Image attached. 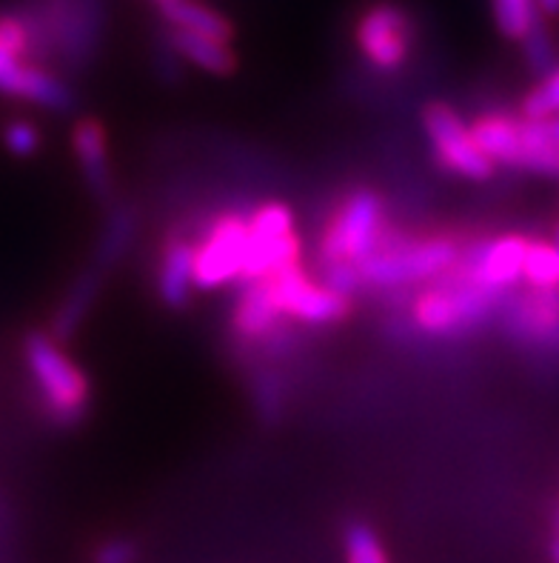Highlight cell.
<instances>
[{
	"label": "cell",
	"instance_id": "cell-1",
	"mask_svg": "<svg viewBox=\"0 0 559 563\" xmlns=\"http://www.w3.org/2000/svg\"><path fill=\"white\" fill-rule=\"evenodd\" d=\"M385 232V207L369 189H357L340 207L328 214L326 229L320 235V261L326 286L343 295L360 289L357 266L371 257L382 243Z\"/></svg>",
	"mask_w": 559,
	"mask_h": 563
},
{
	"label": "cell",
	"instance_id": "cell-2",
	"mask_svg": "<svg viewBox=\"0 0 559 563\" xmlns=\"http://www.w3.org/2000/svg\"><path fill=\"white\" fill-rule=\"evenodd\" d=\"M462 243L448 235L400 238L385 235L382 243L357 266L360 286L403 289L414 284H432L457 269L462 261Z\"/></svg>",
	"mask_w": 559,
	"mask_h": 563
},
{
	"label": "cell",
	"instance_id": "cell-3",
	"mask_svg": "<svg viewBox=\"0 0 559 563\" xmlns=\"http://www.w3.org/2000/svg\"><path fill=\"white\" fill-rule=\"evenodd\" d=\"M503 292H494L489 286L477 284L471 275L451 269L439 280H432L411 303V321L425 335H460L474 329L494 312Z\"/></svg>",
	"mask_w": 559,
	"mask_h": 563
},
{
	"label": "cell",
	"instance_id": "cell-4",
	"mask_svg": "<svg viewBox=\"0 0 559 563\" xmlns=\"http://www.w3.org/2000/svg\"><path fill=\"white\" fill-rule=\"evenodd\" d=\"M23 361H26L29 378L35 384L43 412L57 423L80 421L89 409L92 389L83 369L60 350L57 338L46 332H32L23 341Z\"/></svg>",
	"mask_w": 559,
	"mask_h": 563
},
{
	"label": "cell",
	"instance_id": "cell-5",
	"mask_svg": "<svg viewBox=\"0 0 559 563\" xmlns=\"http://www.w3.org/2000/svg\"><path fill=\"white\" fill-rule=\"evenodd\" d=\"M474 141L494 166L537 172L559 178V143L551 121H528L508 114L489 112L471 123Z\"/></svg>",
	"mask_w": 559,
	"mask_h": 563
},
{
	"label": "cell",
	"instance_id": "cell-6",
	"mask_svg": "<svg viewBox=\"0 0 559 563\" xmlns=\"http://www.w3.org/2000/svg\"><path fill=\"white\" fill-rule=\"evenodd\" d=\"M300 266V238L283 203H266L248 214V250L241 284H257L277 272Z\"/></svg>",
	"mask_w": 559,
	"mask_h": 563
},
{
	"label": "cell",
	"instance_id": "cell-7",
	"mask_svg": "<svg viewBox=\"0 0 559 563\" xmlns=\"http://www.w3.org/2000/svg\"><path fill=\"white\" fill-rule=\"evenodd\" d=\"M257 286L266 292L280 318L323 327V323L343 321L348 314V295L312 280L303 272V266L277 272L271 278L257 280Z\"/></svg>",
	"mask_w": 559,
	"mask_h": 563
},
{
	"label": "cell",
	"instance_id": "cell-8",
	"mask_svg": "<svg viewBox=\"0 0 559 563\" xmlns=\"http://www.w3.org/2000/svg\"><path fill=\"white\" fill-rule=\"evenodd\" d=\"M423 126L428 143H432L434 157H437L443 169L468 180H489L494 175L496 166L477 146L471 123L462 121L451 107L432 103L423 112Z\"/></svg>",
	"mask_w": 559,
	"mask_h": 563
},
{
	"label": "cell",
	"instance_id": "cell-9",
	"mask_svg": "<svg viewBox=\"0 0 559 563\" xmlns=\"http://www.w3.org/2000/svg\"><path fill=\"white\" fill-rule=\"evenodd\" d=\"M248 250V218L226 212L214 218L205 235L194 243V286L220 289L241 280Z\"/></svg>",
	"mask_w": 559,
	"mask_h": 563
},
{
	"label": "cell",
	"instance_id": "cell-10",
	"mask_svg": "<svg viewBox=\"0 0 559 563\" xmlns=\"http://www.w3.org/2000/svg\"><path fill=\"white\" fill-rule=\"evenodd\" d=\"M414 26L394 3H374L357 23V46L362 57L380 71H396L409 60Z\"/></svg>",
	"mask_w": 559,
	"mask_h": 563
},
{
	"label": "cell",
	"instance_id": "cell-11",
	"mask_svg": "<svg viewBox=\"0 0 559 563\" xmlns=\"http://www.w3.org/2000/svg\"><path fill=\"white\" fill-rule=\"evenodd\" d=\"M0 95L26 100L43 109H55V112L71 107V89L64 80L41 69L35 60H26L3 46H0Z\"/></svg>",
	"mask_w": 559,
	"mask_h": 563
},
{
	"label": "cell",
	"instance_id": "cell-12",
	"mask_svg": "<svg viewBox=\"0 0 559 563\" xmlns=\"http://www.w3.org/2000/svg\"><path fill=\"white\" fill-rule=\"evenodd\" d=\"M525 255H528V238L503 235L494 238V241L477 243V246L462 252L460 269L471 275L477 284L505 295L508 286L523 280Z\"/></svg>",
	"mask_w": 559,
	"mask_h": 563
},
{
	"label": "cell",
	"instance_id": "cell-13",
	"mask_svg": "<svg viewBox=\"0 0 559 563\" xmlns=\"http://www.w3.org/2000/svg\"><path fill=\"white\" fill-rule=\"evenodd\" d=\"M194 286V243L186 238H169L157 266V289L166 307H186Z\"/></svg>",
	"mask_w": 559,
	"mask_h": 563
},
{
	"label": "cell",
	"instance_id": "cell-14",
	"mask_svg": "<svg viewBox=\"0 0 559 563\" xmlns=\"http://www.w3.org/2000/svg\"><path fill=\"white\" fill-rule=\"evenodd\" d=\"M511 329L525 341L551 343L559 335V289H534L528 298L517 300Z\"/></svg>",
	"mask_w": 559,
	"mask_h": 563
},
{
	"label": "cell",
	"instance_id": "cell-15",
	"mask_svg": "<svg viewBox=\"0 0 559 563\" xmlns=\"http://www.w3.org/2000/svg\"><path fill=\"white\" fill-rule=\"evenodd\" d=\"M71 150L78 155L80 169H83L86 180L98 195L109 192V143H107V129L100 126L98 121L86 118L75 126L71 132Z\"/></svg>",
	"mask_w": 559,
	"mask_h": 563
},
{
	"label": "cell",
	"instance_id": "cell-16",
	"mask_svg": "<svg viewBox=\"0 0 559 563\" xmlns=\"http://www.w3.org/2000/svg\"><path fill=\"white\" fill-rule=\"evenodd\" d=\"M283 321L277 309L271 307V300L266 298L257 284H246L243 295L237 298V307H234L232 314V327L237 332V338L243 341H266V338L275 335L277 323Z\"/></svg>",
	"mask_w": 559,
	"mask_h": 563
},
{
	"label": "cell",
	"instance_id": "cell-17",
	"mask_svg": "<svg viewBox=\"0 0 559 563\" xmlns=\"http://www.w3.org/2000/svg\"><path fill=\"white\" fill-rule=\"evenodd\" d=\"M160 12H164L169 29H183V32H194V35L214 37V41L226 43L234 37L232 23L220 12H214V9L198 3V0H166Z\"/></svg>",
	"mask_w": 559,
	"mask_h": 563
},
{
	"label": "cell",
	"instance_id": "cell-18",
	"mask_svg": "<svg viewBox=\"0 0 559 563\" xmlns=\"http://www.w3.org/2000/svg\"><path fill=\"white\" fill-rule=\"evenodd\" d=\"M169 46L180 57L191 60L200 69L212 71V75H228V71H234V64H237L226 41L194 35V32H183V29H169Z\"/></svg>",
	"mask_w": 559,
	"mask_h": 563
},
{
	"label": "cell",
	"instance_id": "cell-19",
	"mask_svg": "<svg viewBox=\"0 0 559 563\" xmlns=\"http://www.w3.org/2000/svg\"><path fill=\"white\" fill-rule=\"evenodd\" d=\"M523 280L532 289H559V246L554 241H528Z\"/></svg>",
	"mask_w": 559,
	"mask_h": 563
},
{
	"label": "cell",
	"instance_id": "cell-20",
	"mask_svg": "<svg viewBox=\"0 0 559 563\" xmlns=\"http://www.w3.org/2000/svg\"><path fill=\"white\" fill-rule=\"evenodd\" d=\"M496 26L511 41H523L539 21L537 0H491Z\"/></svg>",
	"mask_w": 559,
	"mask_h": 563
},
{
	"label": "cell",
	"instance_id": "cell-21",
	"mask_svg": "<svg viewBox=\"0 0 559 563\" xmlns=\"http://www.w3.org/2000/svg\"><path fill=\"white\" fill-rule=\"evenodd\" d=\"M523 118H528V121L559 118V66L539 80L537 89H532V92L525 95Z\"/></svg>",
	"mask_w": 559,
	"mask_h": 563
},
{
	"label": "cell",
	"instance_id": "cell-22",
	"mask_svg": "<svg viewBox=\"0 0 559 563\" xmlns=\"http://www.w3.org/2000/svg\"><path fill=\"white\" fill-rule=\"evenodd\" d=\"M346 563H389L380 538L366 523H351L346 529Z\"/></svg>",
	"mask_w": 559,
	"mask_h": 563
},
{
	"label": "cell",
	"instance_id": "cell-23",
	"mask_svg": "<svg viewBox=\"0 0 559 563\" xmlns=\"http://www.w3.org/2000/svg\"><path fill=\"white\" fill-rule=\"evenodd\" d=\"M519 43H523V55L525 60H528V66H532L534 71H539L543 78H546L548 71L557 69V66H554V43L551 35H548L546 23H534L532 32H528Z\"/></svg>",
	"mask_w": 559,
	"mask_h": 563
},
{
	"label": "cell",
	"instance_id": "cell-24",
	"mask_svg": "<svg viewBox=\"0 0 559 563\" xmlns=\"http://www.w3.org/2000/svg\"><path fill=\"white\" fill-rule=\"evenodd\" d=\"M92 295H94V278H83L78 284V289L66 298V303L60 307V312H57V321H55V332L60 338L69 335L71 329H75V323L80 321L86 314V309H89V303H92Z\"/></svg>",
	"mask_w": 559,
	"mask_h": 563
},
{
	"label": "cell",
	"instance_id": "cell-25",
	"mask_svg": "<svg viewBox=\"0 0 559 563\" xmlns=\"http://www.w3.org/2000/svg\"><path fill=\"white\" fill-rule=\"evenodd\" d=\"M3 143L7 150L18 157L35 155L37 146H41V129L32 121H23V118H14L3 126Z\"/></svg>",
	"mask_w": 559,
	"mask_h": 563
},
{
	"label": "cell",
	"instance_id": "cell-26",
	"mask_svg": "<svg viewBox=\"0 0 559 563\" xmlns=\"http://www.w3.org/2000/svg\"><path fill=\"white\" fill-rule=\"evenodd\" d=\"M128 232H132V221H128L126 214H118L112 227H109L107 243H103V257L107 261H112V257H118V252H123V243H126Z\"/></svg>",
	"mask_w": 559,
	"mask_h": 563
},
{
	"label": "cell",
	"instance_id": "cell-27",
	"mask_svg": "<svg viewBox=\"0 0 559 563\" xmlns=\"http://www.w3.org/2000/svg\"><path fill=\"white\" fill-rule=\"evenodd\" d=\"M94 563H135V547L128 541L103 543L94 555Z\"/></svg>",
	"mask_w": 559,
	"mask_h": 563
},
{
	"label": "cell",
	"instance_id": "cell-28",
	"mask_svg": "<svg viewBox=\"0 0 559 563\" xmlns=\"http://www.w3.org/2000/svg\"><path fill=\"white\" fill-rule=\"evenodd\" d=\"M537 9L548 18H559V0H537Z\"/></svg>",
	"mask_w": 559,
	"mask_h": 563
},
{
	"label": "cell",
	"instance_id": "cell-29",
	"mask_svg": "<svg viewBox=\"0 0 559 563\" xmlns=\"http://www.w3.org/2000/svg\"><path fill=\"white\" fill-rule=\"evenodd\" d=\"M551 561L559 563V536L551 541Z\"/></svg>",
	"mask_w": 559,
	"mask_h": 563
},
{
	"label": "cell",
	"instance_id": "cell-30",
	"mask_svg": "<svg viewBox=\"0 0 559 563\" xmlns=\"http://www.w3.org/2000/svg\"><path fill=\"white\" fill-rule=\"evenodd\" d=\"M551 241L559 246V223H557V227H554V238H551Z\"/></svg>",
	"mask_w": 559,
	"mask_h": 563
},
{
	"label": "cell",
	"instance_id": "cell-31",
	"mask_svg": "<svg viewBox=\"0 0 559 563\" xmlns=\"http://www.w3.org/2000/svg\"><path fill=\"white\" fill-rule=\"evenodd\" d=\"M155 3H160V7H164V3H166V0H155Z\"/></svg>",
	"mask_w": 559,
	"mask_h": 563
}]
</instances>
